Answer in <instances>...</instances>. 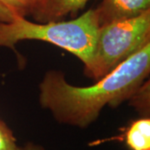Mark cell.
I'll list each match as a JSON object with an SVG mask.
<instances>
[{
	"instance_id": "6da1fadb",
	"label": "cell",
	"mask_w": 150,
	"mask_h": 150,
	"mask_svg": "<svg viewBox=\"0 0 150 150\" xmlns=\"http://www.w3.org/2000/svg\"><path fill=\"white\" fill-rule=\"evenodd\" d=\"M150 72V43L88 87L71 85L59 70L46 72L39 83V103L60 123L85 129L103 108L129 99Z\"/></svg>"
},
{
	"instance_id": "3957f363",
	"label": "cell",
	"mask_w": 150,
	"mask_h": 150,
	"mask_svg": "<svg viewBox=\"0 0 150 150\" xmlns=\"http://www.w3.org/2000/svg\"><path fill=\"white\" fill-rule=\"evenodd\" d=\"M150 43V9L131 18L101 25L87 77L99 80Z\"/></svg>"
},
{
	"instance_id": "7a4b0ae2",
	"label": "cell",
	"mask_w": 150,
	"mask_h": 150,
	"mask_svg": "<svg viewBox=\"0 0 150 150\" xmlns=\"http://www.w3.org/2000/svg\"><path fill=\"white\" fill-rule=\"evenodd\" d=\"M99 28L95 8L69 21L37 23L15 17L9 23H0V47L14 49L19 41H44L74 54L86 69L91 63Z\"/></svg>"
},
{
	"instance_id": "30bf717a",
	"label": "cell",
	"mask_w": 150,
	"mask_h": 150,
	"mask_svg": "<svg viewBox=\"0 0 150 150\" xmlns=\"http://www.w3.org/2000/svg\"><path fill=\"white\" fill-rule=\"evenodd\" d=\"M17 150H46L40 145L35 144L33 143H28L23 146H18Z\"/></svg>"
},
{
	"instance_id": "8992f818",
	"label": "cell",
	"mask_w": 150,
	"mask_h": 150,
	"mask_svg": "<svg viewBox=\"0 0 150 150\" xmlns=\"http://www.w3.org/2000/svg\"><path fill=\"white\" fill-rule=\"evenodd\" d=\"M132 100L134 106L139 111L144 117L149 115V81L144 82L136 90L132 97L129 98Z\"/></svg>"
},
{
	"instance_id": "9c48e42d",
	"label": "cell",
	"mask_w": 150,
	"mask_h": 150,
	"mask_svg": "<svg viewBox=\"0 0 150 150\" xmlns=\"http://www.w3.org/2000/svg\"><path fill=\"white\" fill-rule=\"evenodd\" d=\"M15 17L12 12L0 4V23H9Z\"/></svg>"
},
{
	"instance_id": "277c9868",
	"label": "cell",
	"mask_w": 150,
	"mask_h": 150,
	"mask_svg": "<svg viewBox=\"0 0 150 150\" xmlns=\"http://www.w3.org/2000/svg\"><path fill=\"white\" fill-rule=\"evenodd\" d=\"M150 9V0H102L95 8L99 25L131 18Z\"/></svg>"
},
{
	"instance_id": "ba28073f",
	"label": "cell",
	"mask_w": 150,
	"mask_h": 150,
	"mask_svg": "<svg viewBox=\"0 0 150 150\" xmlns=\"http://www.w3.org/2000/svg\"><path fill=\"white\" fill-rule=\"evenodd\" d=\"M16 138L5 122L0 119V150H17Z\"/></svg>"
},
{
	"instance_id": "5b68a950",
	"label": "cell",
	"mask_w": 150,
	"mask_h": 150,
	"mask_svg": "<svg viewBox=\"0 0 150 150\" xmlns=\"http://www.w3.org/2000/svg\"><path fill=\"white\" fill-rule=\"evenodd\" d=\"M123 137L130 150H150V118L143 117L134 120Z\"/></svg>"
},
{
	"instance_id": "52a82bcc",
	"label": "cell",
	"mask_w": 150,
	"mask_h": 150,
	"mask_svg": "<svg viewBox=\"0 0 150 150\" xmlns=\"http://www.w3.org/2000/svg\"><path fill=\"white\" fill-rule=\"evenodd\" d=\"M36 0H0V4L16 17L26 18L30 15Z\"/></svg>"
}]
</instances>
